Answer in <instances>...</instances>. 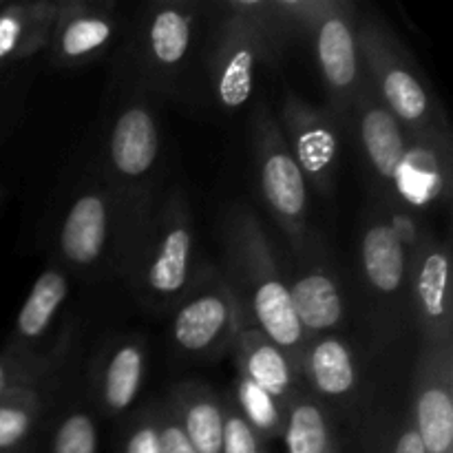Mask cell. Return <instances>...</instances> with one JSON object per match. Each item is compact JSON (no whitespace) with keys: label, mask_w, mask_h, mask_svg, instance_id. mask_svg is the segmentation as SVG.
Listing matches in <instances>:
<instances>
[{"label":"cell","mask_w":453,"mask_h":453,"mask_svg":"<svg viewBox=\"0 0 453 453\" xmlns=\"http://www.w3.org/2000/svg\"><path fill=\"white\" fill-rule=\"evenodd\" d=\"M224 279L242 310L243 326L264 332L299 370L305 339L290 301L274 248L259 215L246 203H233L221 217Z\"/></svg>","instance_id":"1"},{"label":"cell","mask_w":453,"mask_h":453,"mask_svg":"<svg viewBox=\"0 0 453 453\" xmlns=\"http://www.w3.org/2000/svg\"><path fill=\"white\" fill-rule=\"evenodd\" d=\"M212 9L217 16L203 56L208 88L219 109L234 113L252 97L257 71L279 65L296 34L279 0H224Z\"/></svg>","instance_id":"2"},{"label":"cell","mask_w":453,"mask_h":453,"mask_svg":"<svg viewBox=\"0 0 453 453\" xmlns=\"http://www.w3.org/2000/svg\"><path fill=\"white\" fill-rule=\"evenodd\" d=\"M96 173L122 212L124 250L128 234L162 193V128L149 91L137 82L119 93L106 115Z\"/></svg>","instance_id":"3"},{"label":"cell","mask_w":453,"mask_h":453,"mask_svg":"<svg viewBox=\"0 0 453 453\" xmlns=\"http://www.w3.org/2000/svg\"><path fill=\"white\" fill-rule=\"evenodd\" d=\"M195 217L180 188L159 193L128 234L115 274L149 308H173L197 274Z\"/></svg>","instance_id":"4"},{"label":"cell","mask_w":453,"mask_h":453,"mask_svg":"<svg viewBox=\"0 0 453 453\" xmlns=\"http://www.w3.org/2000/svg\"><path fill=\"white\" fill-rule=\"evenodd\" d=\"M202 3H150L128 18L124 44L135 82L149 93L180 96L197 56Z\"/></svg>","instance_id":"5"},{"label":"cell","mask_w":453,"mask_h":453,"mask_svg":"<svg viewBox=\"0 0 453 453\" xmlns=\"http://www.w3.org/2000/svg\"><path fill=\"white\" fill-rule=\"evenodd\" d=\"M357 38L367 84L398 119L407 140L449 135L436 96L396 38L370 16H358Z\"/></svg>","instance_id":"6"},{"label":"cell","mask_w":453,"mask_h":453,"mask_svg":"<svg viewBox=\"0 0 453 453\" xmlns=\"http://www.w3.org/2000/svg\"><path fill=\"white\" fill-rule=\"evenodd\" d=\"M124 224L118 202L97 173H87L65 197L53 233L58 264L69 273H115Z\"/></svg>","instance_id":"7"},{"label":"cell","mask_w":453,"mask_h":453,"mask_svg":"<svg viewBox=\"0 0 453 453\" xmlns=\"http://www.w3.org/2000/svg\"><path fill=\"white\" fill-rule=\"evenodd\" d=\"M250 140L261 199L296 255L312 234L308 224L310 186L288 150L277 115L265 102L252 109Z\"/></svg>","instance_id":"8"},{"label":"cell","mask_w":453,"mask_h":453,"mask_svg":"<svg viewBox=\"0 0 453 453\" xmlns=\"http://www.w3.org/2000/svg\"><path fill=\"white\" fill-rule=\"evenodd\" d=\"M358 13L348 0H326L308 34L319 73L327 96V111L341 124L349 119L354 104L367 88L365 69L358 51Z\"/></svg>","instance_id":"9"},{"label":"cell","mask_w":453,"mask_h":453,"mask_svg":"<svg viewBox=\"0 0 453 453\" xmlns=\"http://www.w3.org/2000/svg\"><path fill=\"white\" fill-rule=\"evenodd\" d=\"M171 339L188 357L211 358L233 345L243 327L242 310L224 274L199 268L193 283L173 305Z\"/></svg>","instance_id":"10"},{"label":"cell","mask_w":453,"mask_h":453,"mask_svg":"<svg viewBox=\"0 0 453 453\" xmlns=\"http://www.w3.org/2000/svg\"><path fill=\"white\" fill-rule=\"evenodd\" d=\"M127 29L128 18L113 0H60L44 53L58 69H80L118 49Z\"/></svg>","instance_id":"11"},{"label":"cell","mask_w":453,"mask_h":453,"mask_svg":"<svg viewBox=\"0 0 453 453\" xmlns=\"http://www.w3.org/2000/svg\"><path fill=\"white\" fill-rule=\"evenodd\" d=\"M407 305L423 345L453 348L449 248L429 230H420L407 252Z\"/></svg>","instance_id":"12"},{"label":"cell","mask_w":453,"mask_h":453,"mask_svg":"<svg viewBox=\"0 0 453 453\" xmlns=\"http://www.w3.org/2000/svg\"><path fill=\"white\" fill-rule=\"evenodd\" d=\"M277 119L288 150L308 186L330 197L339 168V119L295 91H286Z\"/></svg>","instance_id":"13"},{"label":"cell","mask_w":453,"mask_h":453,"mask_svg":"<svg viewBox=\"0 0 453 453\" xmlns=\"http://www.w3.org/2000/svg\"><path fill=\"white\" fill-rule=\"evenodd\" d=\"M410 420L425 453H453V348H420Z\"/></svg>","instance_id":"14"},{"label":"cell","mask_w":453,"mask_h":453,"mask_svg":"<svg viewBox=\"0 0 453 453\" xmlns=\"http://www.w3.org/2000/svg\"><path fill=\"white\" fill-rule=\"evenodd\" d=\"M295 257V277L288 283V290L305 339L334 334L345 321V299L326 246L310 234L303 250Z\"/></svg>","instance_id":"15"},{"label":"cell","mask_w":453,"mask_h":453,"mask_svg":"<svg viewBox=\"0 0 453 453\" xmlns=\"http://www.w3.org/2000/svg\"><path fill=\"white\" fill-rule=\"evenodd\" d=\"M407 252L388 206H372L358 242L361 273L367 292L383 310L396 312L407 305Z\"/></svg>","instance_id":"16"},{"label":"cell","mask_w":453,"mask_h":453,"mask_svg":"<svg viewBox=\"0 0 453 453\" xmlns=\"http://www.w3.org/2000/svg\"><path fill=\"white\" fill-rule=\"evenodd\" d=\"M349 118L357 124L358 140L365 153L374 180L383 188L385 203L394 206V188L401 164L407 153V135L398 119L383 106V102L367 88L354 104Z\"/></svg>","instance_id":"17"},{"label":"cell","mask_w":453,"mask_h":453,"mask_svg":"<svg viewBox=\"0 0 453 453\" xmlns=\"http://www.w3.org/2000/svg\"><path fill=\"white\" fill-rule=\"evenodd\" d=\"M144 341L137 334L111 339L93 365V396L106 416H119L137 401L146 374Z\"/></svg>","instance_id":"18"},{"label":"cell","mask_w":453,"mask_h":453,"mask_svg":"<svg viewBox=\"0 0 453 453\" xmlns=\"http://www.w3.org/2000/svg\"><path fill=\"white\" fill-rule=\"evenodd\" d=\"M60 0H0V82L34 65L47 51Z\"/></svg>","instance_id":"19"},{"label":"cell","mask_w":453,"mask_h":453,"mask_svg":"<svg viewBox=\"0 0 453 453\" xmlns=\"http://www.w3.org/2000/svg\"><path fill=\"white\" fill-rule=\"evenodd\" d=\"M449 173V135L407 140V153L394 188V206L398 199L411 206L447 199Z\"/></svg>","instance_id":"20"},{"label":"cell","mask_w":453,"mask_h":453,"mask_svg":"<svg viewBox=\"0 0 453 453\" xmlns=\"http://www.w3.org/2000/svg\"><path fill=\"white\" fill-rule=\"evenodd\" d=\"M299 376L323 401H348L358 388L357 354L339 334L314 336L301 352Z\"/></svg>","instance_id":"21"},{"label":"cell","mask_w":453,"mask_h":453,"mask_svg":"<svg viewBox=\"0 0 453 453\" xmlns=\"http://www.w3.org/2000/svg\"><path fill=\"white\" fill-rule=\"evenodd\" d=\"M237 372L290 407L296 398L299 370L279 345L252 326H243L230 345Z\"/></svg>","instance_id":"22"},{"label":"cell","mask_w":453,"mask_h":453,"mask_svg":"<svg viewBox=\"0 0 453 453\" xmlns=\"http://www.w3.org/2000/svg\"><path fill=\"white\" fill-rule=\"evenodd\" d=\"M166 405L175 414L186 438L197 453H221L224 449L226 403L206 383L186 380L168 392Z\"/></svg>","instance_id":"23"},{"label":"cell","mask_w":453,"mask_h":453,"mask_svg":"<svg viewBox=\"0 0 453 453\" xmlns=\"http://www.w3.org/2000/svg\"><path fill=\"white\" fill-rule=\"evenodd\" d=\"M71 279L69 270L60 264H51L40 273L34 288L27 295L20 312L16 317L13 336L9 339V348L25 349V352H38L35 345L44 339L51 323L65 308L66 296H69Z\"/></svg>","instance_id":"24"},{"label":"cell","mask_w":453,"mask_h":453,"mask_svg":"<svg viewBox=\"0 0 453 453\" xmlns=\"http://www.w3.org/2000/svg\"><path fill=\"white\" fill-rule=\"evenodd\" d=\"M281 438L288 453H339V441L326 410L308 394H296L290 403Z\"/></svg>","instance_id":"25"},{"label":"cell","mask_w":453,"mask_h":453,"mask_svg":"<svg viewBox=\"0 0 453 453\" xmlns=\"http://www.w3.org/2000/svg\"><path fill=\"white\" fill-rule=\"evenodd\" d=\"M65 357V341L53 345L49 352H25L4 348L0 352V401L27 392H42L44 383L56 374Z\"/></svg>","instance_id":"26"},{"label":"cell","mask_w":453,"mask_h":453,"mask_svg":"<svg viewBox=\"0 0 453 453\" xmlns=\"http://www.w3.org/2000/svg\"><path fill=\"white\" fill-rule=\"evenodd\" d=\"M230 405L239 411V416H242V418L246 420L265 442L283 436L288 405H283L279 398H274L273 394L265 392L264 388L252 383L250 379H246V376L239 374V372L237 376H234Z\"/></svg>","instance_id":"27"},{"label":"cell","mask_w":453,"mask_h":453,"mask_svg":"<svg viewBox=\"0 0 453 453\" xmlns=\"http://www.w3.org/2000/svg\"><path fill=\"white\" fill-rule=\"evenodd\" d=\"M42 407V392L18 394L0 401V453H18L29 442Z\"/></svg>","instance_id":"28"},{"label":"cell","mask_w":453,"mask_h":453,"mask_svg":"<svg viewBox=\"0 0 453 453\" xmlns=\"http://www.w3.org/2000/svg\"><path fill=\"white\" fill-rule=\"evenodd\" d=\"M35 73H38L35 65H29L0 82V146L13 135L18 124L25 119Z\"/></svg>","instance_id":"29"},{"label":"cell","mask_w":453,"mask_h":453,"mask_svg":"<svg viewBox=\"0 0 453 453\" xmlns=\"http://www.w3.org/2000/svg\"><path fill=\"white\" fill-rule=\"evenodd\" d=\"M51 453H97V427L82 410H71L58 420Z\"/></svg>","instance_id":"30"},{"label":"cell","mask_w":453,"mask_h":453,"mask_svg":"<svg viewBox=\"0 0 453 453\" xmlns=\"http://www.w3.org/2000/svg\"><path fill=\"white\" fill-rule=\"evenodd\" d=\"M221 453H265V441L239 416L230 403H226L224 449Z\"/></svg>","instance_id":"31"},{"label":"cell","mask_w":453,"mask_h":453,"mask_svg":"<svg viewBox=\"0 0 453 453\" xmlns=\"http://www.w3.org/2000/svg\"><path fill=\"white\" fill-rule=\"evenodd\" d=\"M122 453H162L157 418H155V405L142 410L131 420V425L127 427V434H124Z\"/></svg>","instance_id":"32"},{"label":"cell","mask_w":453,"mask_h":453,"mask_svg":"<svg viewBox=\"0 0 453 453\" xmlns=\"http://www.w3.org/2000/svg\"><path fill=\"white\" fill-rule=\"evenodd\" d=\"M155 418H157V432H159V447L162 453H197L190 441L186 438L184 429L177 423L175 414L166 403H157L155 405Z\"/></svg>","instance_id":"33"},{"label":"cell","mask_w":453,"mask_h":453,"mask_svg":"<svg viewBox=\"0 0 453 453\" xmlns=\"http://www.w3.org/2000/svg\"><path fill=\"white\" fill-rule=\"evenodd\" d=\"M385 453H425L423 445H420V438L416 434L411 420H403L396 429L389 436L388 447H385Z\"/></svg>","instance_id":"34"},{"label":"cell","mask_w":453,"mask_h":453,"mask_svg":"<svg viewBox=\"0 0 453 453\" xmlns=\"http://www.w3.org/2000/svg\"><path fill=\"white\" fill-rule=\"evenodd\" d=\"M3 203H4V188L0 186V211H3Z\"/></svg>","instance_id":"35"}]
</instances>
